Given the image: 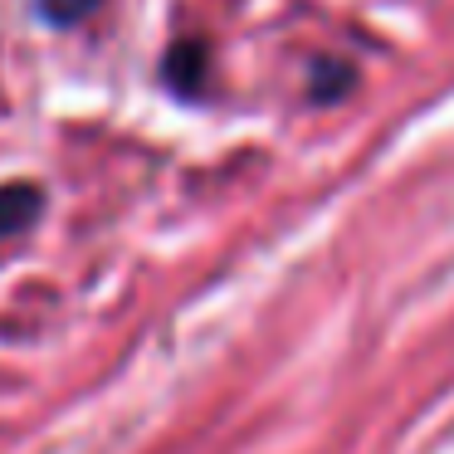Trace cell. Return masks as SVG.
Listing matches in <instances>:
<instances>
[{
    "mask_svg": "<svg viewBox=\"0 0 454 454\" xmlns=\"http://www.w3.org/2000/svg\"><path fill=\"white\" fill-rule=\"evenodd\" d=\"M44 196L40 186H30V181H11V186H0V235H20V230L35 225V215H40Z\"/></svg>",
    "mask_w": 454,
    "mask_h": 454,
    "instance_id": "cell-1",
    "label": "cell"
},
{
    "mask_svg": "<svg viewBox=\"0 0 454 454\" xmlns=\"http://www.w3.org/2000/svg\"><path fill=\"white\" fill-rule=\"evenodd\" d=\"M40 5H44V15H50L54 25H74V20H83V15L98 11V0H40Z\"/></svg>",
    "mask_w": 454,
    "mask_h": 454,
    "instance_id": "cell-2",
    "label": "cell"
}]
</instances>
